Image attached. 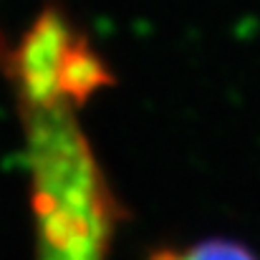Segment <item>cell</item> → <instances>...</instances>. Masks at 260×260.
<instances>
[{"instance_id":"cell-1","label":"cell","mask_w":260,"mask_h":260,"mask_svg":"<svg viewBox=\"0 0 260 260\" xmlns=\"http://www.w3.org/2000/svg\"><path fill=\"white\" fill-rule=\"evenodd\" d=\"M61 84L20 86L33 179L36 260H106L116 207Z\"/></svg>"},{"instance_id":"cell-2","label":"cell","mask_w":260,"mask_h":260,"mask_svg":"<svg viewBox=\"0 0 260 260\" xmlns=\"http://www.w3.org/2000/svg\"><path fill=\"white\" fill-rule=\"evenodd\" d=\"M147 260H260L250 248L225 238L200 240L184 248H162L154 250Z\"/></svg>"}]
</instances>
